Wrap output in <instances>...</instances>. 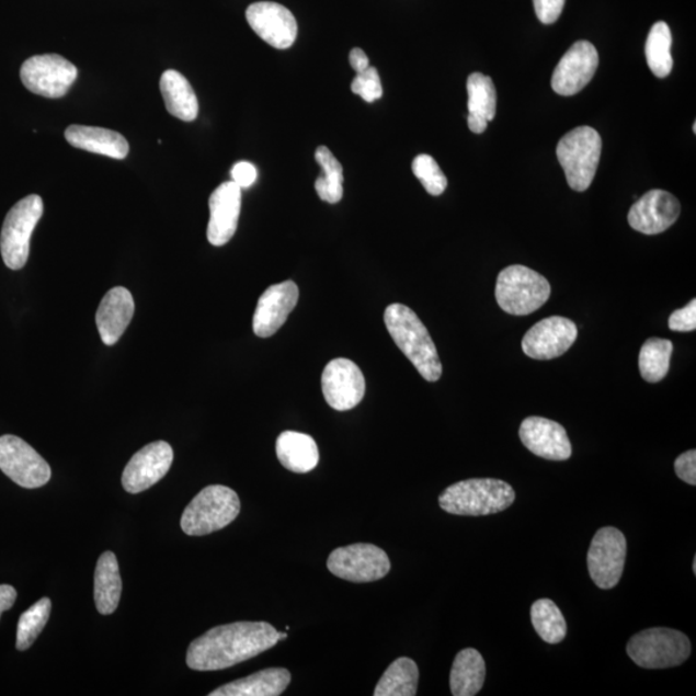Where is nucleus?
Wrapping results in <instances>:
<instances>
[{
    "mask_svg": "<svg viewBox=\"0 0 696 696\" xmlns=\"http://www.w3.org/2000/svg\"><path fill=\"white\" fill-rule=\"evenodd\" d=\"M278 642L266 621H237L209 629L190 643L186 663L194 671H221L265 653Z\"/></svg>",
    "mask_w": 696,
    "mask_h": 696,
    "instance_id": "obj_1",
    "label": "nucleus"
},
{
    "mask_svg": "<svg viewBox=\"0 0 696 696\" xmlns=\"http://www.w3.org/2000/svg\"><path fill=\"white\" fill-rule=\"evenodd\" d=\"M385 324L418 373L429 383H437L443 375V365L427 328L417 313L404 305L392 304L385 311Z\"/></svg>",
    "mask_w": 696,
    "mask_h": 696,
    "instance_id": "obj_2",
    "label": "nucleus"
},
{
    "mask_svg": "<svg viewBox=\"0 0 696 696\" xmlns=\"http://www.w3.org/2000/svg\"><path fill=\"white\" fill-rule=\"evenodd\" d=\"M516 493L510 483L497 479H470L453 483L438 497L442 510L458 516H487L514 504Z\"/></svg>",
    "mask_w": 696,
    "mask_h": 696,
    "instance_id": "obj_3",
    "label": "nucleus"
},
{
    "mask_svg": "<svg viewBox=\"0 0 696 696\" xmlns=\"http://www.w3.org/2000/svg\"><path fill=\"white\" fill-rule=\"evenodd\" d=\"M239 512L240 500L232 489L209 486L204 488L183 511L181 527L187 536H208L230 525Z\"/></svg>",
    "mask_w": 696,
    "mask_h": 696,
    "instance_id": "obj_4",
    "label": "nucleus"
},
{
    "mask_svg": "<svg viewBox=\"0 0 696 696\" xmlns=\"http://www.w3.org/2000/svg\"><path fill=\"white\" fill-rule=\"evenodd\" d=\"M603 139L596 129L578 127L557 144L556 156L559 159L569 186L583 193L595 179L600 163Z\"/></svg>",
    "mask_w": 696,
    "mask_h": 696,
    "instance_id": "obj_5",
    "label": "nucleus"
},
{
    "mask_svg": "<svg viewBox=\"0 0 696 696\" xmlns=\"http://www.w3.org/2000/svg\"><path fill=\"white\" fill-rule=\"evenodd\" d=\"M551 296L547 278L529 267L514 265L501 271L495 287L498 305L504 312L525 317L536 312Z\"/></svg>",
    "mask_w": 696,
    "mask_h": 696,
    "instance_id": "obj_6",
    "label": "nucleus"
},
{
    "mask_svg": "<svg viewBox=\"0 0 696 696\" xmlns=\"http://www.w3.org/2000/svg\"><path fill=\"white\" fill-rule=\"evenodd\" d=\"M627 654L641 669H672L687 661L692 654V642L676 629L650 628L631 637Z\"/></svg>",
    "mask_w": 696,
    "mask_h": 696,
    "instance_id": "obj_7",
    "label": "nucleus"
},
{
    "mask_svg": "<svg viewBox=\"0 0 696 696\" xmlns=\"http://www.w3.org/2000/svg\"><path fill=\"white\" fill-rule=\"evenodd\" d=\"M43 201L39 195H28L14 204L3 224L0 236V251L5 266L21 270L31 253V239L43 216Z\"/></svg>",
    "mask_w": 696,
    "mask_h": 696,
    "instance_id": "obj_8",
    "label": "nucleus"
},
{
    "mask_svg": "<svg viewBox=\"0 0 696 696\" xmlns=\"http://www.w3.org/2000/svg\"><path fill=\"white\" fill-rule=\"evenodd\" d=\"M327 567L343 581L368 583L390 573L391 561L383 548L356 544L334 549L328 557Z\"/></svg>",
    "mask_w": 696,
    "mask_h": 696,
    "instance_id": "obj_9",
    "label": "nucleus"
},
{
    "mask_svg": "<svg viewBox=\"0 0 696 696\" xmlns=\"http://www.w3.org/2000/svg\"><path fill=\"white\" fill-rule=\"evenodd\" d=\"M20 78L22 84L38 96L61 99L75 84L78 69L62 56H33L22 65Z\"/></svg>",
    "mask_w": 696,
    "mask_h": 696,
    "instance_id": "obj_10",
    "label": "nucleus"
},
{
    "mask_svg": "<svg viewBox=\"0 0 696 696\" xmlns=\"http://www.w3.org/2000/svg\"><path fill=\"white\" fill-rule=\"evenodd\" d=\"M627 557V539L617 527L606 526L591 541L587 566L592 581L601 590H612L620 581Z\"/></svg>",
    "mask_w": 696,
    "mask_h": 696,
    "instance_id": "obj_11",
    "label": "nucleus"
},
{
    "mask_svg": "<svg viewBox=\"0 0 696 696\" xmlns=\"http://www.w3.org/2000/svg\"><path fill=\"white\" fill-rule=\"evenodd\" d=\"M0 470L26 489L42 488L53 476L46 459L24 440L13 435L0 437Z\"/></svg>",
    "mask_w": 696,
    "mask_h": 696,
    "instance_id": "obj_12",
    "label": "nucleus"
},
{
    "mask_svg": "<svg viewBox=\"0 0 696 696\" xmlns=\"http://www.w3.org/2000/svg\"><path fill=\"white\" fill-rule=\"evenodd\" d=\"M321 388L329 407L346 412L361 404L364 399L365 378L354 362L339 357L322 372Z\"/></svg>",
    "mask_w": 696,
    "mask_h": 696,
    "instance_id": "obj_13",
    "label": "nucleus"
},
{
    "mask_svg": "<svg viewBox=\"0 0 696 696\" xmlns=\"http://www.w3.org/2000/svg\"><path fill=\"white\" fill-rule=\"evenodd\" d=\"M598 62L597 49L591 42L574 43L556 66L552 90L560 96H574L595 77Z\"/></svg>",
    "mask_w": 696,
    "mask_h": 696,
    "instance_id": "obj_14",
    "label": "nucleus"
},
{
    "mask_svg": "<svg viewBox=\"0 0 696 696\" xmlns=\"http://www.w3.org/2000/svg\"><path fill=\"white\" fill-rule=\"evenodd\" d=\"M172 464L173 449L170 444L156 442L146 445L124 468L123 488L130 494L142 493L163 479Z\"/></svg>",
    "mask_w": 696,
    "mask_h": 696,
    "instance_id": "obj_15",
    "label": "nucleus"
},
{
    "mask_svg": "<svg viewBox=\"0 0 696 696\" xmlns=\"http://www.w3.org/2000/svg\"><path fill=\"white\" fill-rule=\"evenodd\" d=\"M578 336L574 321L562 317H551L537 322L523 339L526 356L536 361H552L562 356L573 346Z\"/></svg>",
    "mask_w": 696,
    "mask_h": 696,
    "instance_id": "obj_16",
    "label": "nucleus"
},
{
    "mask_svg": "<svg viewBox=\"0 0 696 696\" xmlns=\"http://www.w3.org/2000/svg\"><path fill=\"white\" fill-rule=\"evenodd\" d=\"M246 16L252 31L271 47L287 49L295 44L297 20L287 7L274 2L253 3L248 7Z\"/></svg>",
    "mask_w": 696,
    "mask_h": 696,
    "instance_id": "obj_17",
    "label": "nucleus"
},
{
    "mask_svg": "<svg viewBox=\"0 0 696 696\" xmlns=\"http://www.w3.org/2000/svg\"><path fill=\"white\" fill-rule=\"evenodd\" d=\"M680 214L681 204L675 195L664 190H650L629 209L628 223L644 236H657L669 230Z\"/></svg>",
    "mask_w": 696,
    "mask_h": 696,
    "instance_id": "obj_18",
    "label": "nucleus"
},
{
    "mask_svg": "<svg viewBox=\"0 0 696 696\" xmlns=\"http://www.w3.org/2000/svg\"><path fill=\"white\" fill-rule=\"evenodd\" d=\"M299 290L295 282L271 285L259 299L253 317V332L260 339H269L288 320L298 304Z\"/></svg>",
    "mask_w": 696,
    "mask_h": 696,
    "instance_id": "obj_19",
    "label": "nucleus"
},
{
    "mask_svg": "<svg viewBox=\"0 0 696 696\" xmlns=\"http://www.w3.org/2000/svg\"><path fill=\"white\" fill-rule=\"evenodd\" d=\"M520 438L526 449L548 460H568L571 444L567 430L547 418L529 417L522 423Z\"/></svg>",
    "mask_w": 696,
    "mask_h": 696,
    "instance_id": "obj_20",
    "label": "nucleus"
},
{
    "mask_svg": "<svg viewBox=\"0 0 696 696\" xmlns=\"http://www.w3.org/2000/svg\"><path fill=\"white\" fill-rule=\"evenodd\" d=\"M210 219L207 237L209 243L223 247L236 236L241 210V189L229 181L218 186L209 197Z\"/></svg>",
    "mask_w": 696,
    "mask_h": 696,
    "instance_id": "obj_21",
    "label": "nucleus"
},
{
    "mask_svg": "<svg viewBox=\"0 0 696 696\" xmlns=\"http://www.w3.org/2000/svg\"><path fill=\"white\" fill-rule=\"evenodd\" d=\"M135 315V300L123 287L110 289L102 298L96 313V324L102 342L114 346L129 326Z\"/></svg>",
    "mask_w": 696,
    "mask_h": 696,
    "instance_id": "obj_22",
    "label": "nucleus"
},
{
    "mask_svg": "<svg viewBox=\"0 0 696 696\" xmlns=\"http://www.w3.org/2000/svg\"><path fill=\"white\" fill-rule=\"evenodd\" d=\"M65 137L75 148L85 150L113 159H124L128 156L129 144L118 132L99 127L70 126L65 130Z\"/></svg>",
    "mask_w": 696,
    "mask_h": 696,
    "instance_id": "obj_23",
    "label": "nucleus"
},
{
    "mask_svg": "<svg viewBox=\"0 0 696 696\" xmlns=\"http://www.w3.org/2000/svg\"><path fill=\"white\" fill-rule=\"evenodd\" d=\"M468 128L483 134L497 114V92L492 78L473 72L467 80Z\"/></svg>",
    "mask_w": 696,
    "mask_h": 696,
    "instance_id": "obj_24",
    "label": "nucleus"
},
{
    "mask_svg": "<svg viewBox=\"0 0 696 696\" xmlns=\"http://www.w3.org/2000/svg\"><path fill=\"white\" fill-rule=\"evenodd\" d=\"M276 456L283 467L295 473L311 472L320 459L317 442L296 431H284L277 437Z\"/></svg>",
    "mask_w": 696,
    "mask_h": 696,
    "instance_id": "obj_25",
    "label": "nucleus"
},
{
    "mask_svg": "<svg viewBox=\"0 0 696 696\" xmlns=\"http://www.w3.org/2000/svg\"><path fill=\"white\" fill-rule=\"evenodd\" d=\"M290 678L288 670L267 669L218 687L209 696H278L287 691Z\"/></svg>",
    "mask_w": 696,
    "mask_h": 696,
    "instance_id": "obj_26",
    "label": "nucleus"
},
{
    "mask_svg": "<svg viewBox=\"0 0 696 696\" xmlns=\"http://www.w3.org/2000/svg\"><path fill=\"white\" fill-rule=\"evenodd\" d=\"M160 91L163 94L168 113L183 122H194L199 114L194 88L189 80L175 70H167L160 78Z\"/></svg>",
    "mask_w": 696,
    "mask_h": 696,
    "instance_id": "obj_27",
    "label": "nucleus"
},
{
    "mask_svg": "<svg viewBox=\"0 0 696 696\" xmlns=\"http://www.w3.org/2000/svg\"><path fill=\"white\" fill-rule=\"evenodd\" d=\"M487 665L478 650L459 651L450 671V691L454 696H473L486 683Z\"/></svg>",
    "mask_w": 696,
    "mask_h": 696,
    "instance_id": "obj_28",
    "label": "nucleus"
},
{
    "mask_svg": "<svg viewBox=\"0 0 696 696\" xmlns=\"http://www.w3.org/2000/svg\"><path fill=\"white\" fill-rule=\"evenodd\" d=\"M122 596L119 563L113 552L102 554L94 573V603L100 614L110 615L118 609Z\"/></svg>",
    "mask_w": 696,
    "mask_h": 696,
    "instance_id": "obj_29",
    "label": "nucleus"
},
{
    "mask_svg": "<svg viewBox=\"0 0 696 696\" xmlns=\"http://www.w3.org/2000/svg\"><path fill=\"white\" fill-rule=\"evenodd\" d=\"M420 671L410 658H399L380 677L376 686V696H414L417 694Z\"/></svg>",
    "mask_w": 696,
    "mask_h": 696,
    "instance_id": "obj_30",
    "label": "nucleus"
},
{
    "mask_svg": "<svg viewBox=\"0 0 696 696\" xmlns=\"http://www.w3.org/2000/svg\"><path fill=\"white\" fill-rule=\"evenodd\" d=\"M672 33L664 21H659L651 27L648 35L644 55L651 72L657 78H666L673 69V58L671 54Z\"/></svg>",
    "mask_w": 696,
    "mask_h": 696,
    "instance_id": "obj_31",
    "label": "nucleus"
},
{
    "mask_svg": "<svg viewBox=\"0 0 696 696\" xmlns=\"http://www.w3.org/2000/svg\"><path fill=\"white\" fill-rule=\"evenodd\" d=\"M530 618L540 639L547 643H560L568 634L567 620L552 600L541 598L533 604Z\"/></svg>",
    "mask_w": 696,
    "mask_h": 696,
    "instance_id": "obj_32",
    "label": "nucleus"
},
{
    "mask_svg": "<svg viewBox=\"0 0 696 696\" xmlns=\"http://www.w3.org/2000/svg\"><path fill=\"white\" fill-rule=\"evenodd\" d=\"M315 159L322 170V174L315 182V190H317L320 199L331 204L341 202L343 197V168L339 159L326 146H320L317 149Z\"/></svg>",
    "mask_w": 696,
    "mask_h": 696,
    "instance_id": "obj_33",
    "label": "nucleus"
},
{
    "mask_svg": "<svg viewBox=\"0 0 696 696\" xmlns=\"http://www.w3.org/2000/svg\"><path fill=\"white\" fill-rule=\"evenodd\" d=\"M673 343L670 340L649 339L639 355L641 376L649 384L661 383L669 375Z\"/></svg>",
    "mask_w": 696,
    "mask_h": 696,
    "instance_id": "obj_34",
    "label": "nucleus"
},
{
    "mask_svg": "<svg viewBox=\"0 0 696 696\" xmlns=\"http://www.w3.org/2000/svg\"><path fill=\"white\" fill-rule=\"evenodd\" d=\"M50 611H53V603L48 597H43L21 615L18 625V650H27L38 639L48 623Z\"/></svg>",
    "mask_w": 696,
    "mask_h": 696,
    "instance_id": "obj_35",
    "label": "nucleus"
},
{
    "mask_svg": "<svg viewBox=\"0 0 696 696\" xmlns=\"http://www.w3.org/2000/svg\"><path fill=\"white\" fill-rule=\"evenodd\" d=\"M412 170L415 178L421 181L423 187L432 196L444 194L448 187V179H446L442 168L427 153H422L413 160Z\"/></svg>",
    "mask_w": 696,
    "mask_h": 696,
    "instance_id": "obj_36",
    "label": "nucleus"
},
{
    "mask_svg": "<svg viewBox=\"0 0 696 696\" xmlns=\"http://www.w3.org/2000/svg\"><path fill=\"white\" fill-rule=\"evenodd\" d=\"M351 90L365 102H375L383 98L384 88L376 68H369L357 75Z\"/></svg>",
    "mask_w": 696,
    "mask_h": 696,
    "instance_id": "obj_37",
    "label": "nucleus"
},
{
    "mask_svg": "<svg viewBox=\"0 0 696 696\" xmlns=\"http://www.w3.org/2000/svg\"><path fill=\"white\" fill-rule=\"evenodd\" d=\"M673 332H694L696 329V299H692L684 309L673 312L669 320Z\"/></svg>",
    "mask_w": 696,
    "mask_h": 696,
    "instance_id": "obj_38",
    "label": "nucleus"
},
{
    "mask_svg": "<svg viewBox=\"0 0 696 696\" xmlns=\"http://www.w3.org/2000/svg\"><path fill=\"white\" fill-rule=\"evenodd\" d=\"M567 0H533L537 18L545 25H552L560 19Z\"/></svg>",
    "mask_w": 696,
    "mask_h": 696,
    "instance_id": "obj_39",
    "label": "nucleus"
},
{
    "mask_svg": "<svg viewBox=\"0 0 696 696\" xmlns=\"http://www.w3.org/2000/svg\"><path fill=\"white\" fill-rule=\"evenodd\" d=\"M675 471L677 478L688 483V486H696V450H688L675 461Z\"/></svg>",
    "mask_w": 696,
    "mask_h": 696,
    "instance_id": "obj_40",
    "label": "nucleus"
},
{
    "mask_svg": "<svg viewBox=\"0 0 696 696\" xmlns=\"http://www.w3.org/2000/svg\"><path fill=\"white\" fill-rule=\"evenodd\" d=\"M231 178L241 190L248 189L258 180V170L249 161H239L232 167Z\"/></svg>",
    "mask_w": 696,
    "mask_h": 696,
    "instance_id": "obj_41",
    "label": "nucleus"
},
{
    "mask_svg": "<svg viewBox=\"0 0 696 696\" xmlns=\"http://www.w3.org/2000/svg\"><path fill=\"white\" fill-rule=\"evenodd\" d=\"M18 592L9 584L0 585V617L16 603Z\"/></svg>",
    "mask_w": 696,
    "mask_h": 696,
    "instance_id": "obj_42",
    "label": "nucleus"
},
{
    "mask_svg": "<svg viewBox=\"0 0 696 696\" xmlns=\"http://www.w3.org/2000/svg\"><path fill=\"white\" fill-rule=\"evenodd\" d=\"M350 65L357 75H361V72L369 68V58L363 49L354 48L350 54Z\"/></svg>",
    "mask_w": 696,
    "mask_h": 696,
    "instance_id": "obj_43",
    "label": "nucleus"
},
{
    "mask_svg": "<svg viewBox=\"0 0 696 696\" xmlns=\"http://www.w3.org/2000/svg\"><path fill=\"white\" fill-rule=\"evenodd\" d=\"M288 639L287 632H278V641H284Z\"/></svg>",
    "mask_w": 696,
    "mask_h": 696,
    "instance_id": "obj_44",
    "label": "nucleus"
},
{
    "mask_svg": "<svg viewBox=\"0 0 696 696\" xmlns=\"http://www.w3.org/2000/svg\"><path fill=\"white\" fill-rule=\"evenodd\" d=\"M693 571H694V574H696V557H694Z\"/></svg>",
    "mask_w": 696,
    "mask_h": 696,
    "instance_id": "obj_45",
    "label": "nucleus"
}]
</instances>
